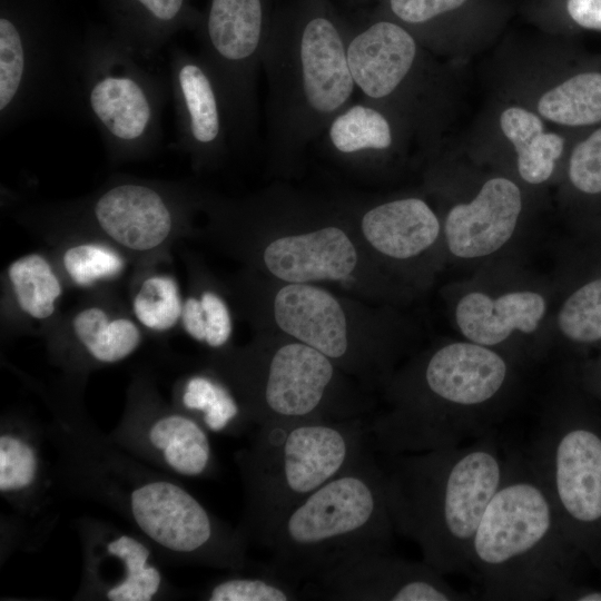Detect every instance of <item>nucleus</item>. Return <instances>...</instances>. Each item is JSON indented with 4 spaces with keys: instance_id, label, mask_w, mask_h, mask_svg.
Returning a JSON list of instances; mask_svg holds the SVG:
<instances>
[{
    "instance_id": "obj_1",
    "label": "nucleus",
    "mask_w": 601,
    "mask_h": 601,
    "mask_svg": "<svg viewBox=\"0 0 601 601\" xmlns=\"http://www.w3.org/2000/svg\"><path fill=\"white\" fill-rule=\"evenodd\" d=\"M85 385L65 380L43 393L57 485L121 516L160 555L218 570L252 566L239 528L214 515L176 476L115 444L90 420Z\"/></svg>"
},
{
    "instance_id": "obj_2",
    "label": "nucleus",
    "mask_w": 601,
    "mask_h": 601,
    "mask_svg": "<svg viewBox=\"0 0 601 601\" xmlns=\"http://www.w3.org/2000/svg\"><path fill=\"white\" fill-rule=\"evenodd\" d=\"M206 238L240 269L284 283L323 285L375 302L384 294L382 266L362 242L348 211L205 195Z\"/></svg>"
},
{
    "instance_id": "obj_3",
    "label": "nucleus",
    "mask_w": 601,
    "mask_h": 601,
    "mask_svg": "<svg viewBox=\"0 0 601 601\" xmlns=\"http://www.w3.org/2000/svg\"><path fill=\"white\" fill-rule=\"evenodd\" d=\"M377 456L395 533L442 574L467 573L476 529L509 469L495 432L455 447Z\"/></svg>"
},
{
    "instance_id": "obj_4",
    "label": "nucleus",
    "mask_w": 601,
    "mask_h": 601,
    "mask_svg": "<svg viewBox=\"0 0 601 601\" xmlns=\"http://www.w3.org/2000/svg\"><path fill=\"white\" fill-rule=\"evenodd\" d=\"M579 550L525 455L508 472L476 529L469 570L483 600L541 601L573 584Z\"/></svg>"
},
{
    "instance_id": "obj_5",
    "label": "nucleus",
    "mask_w": 601,
    "mask_h": 601,
    "mask_svg": "<svg viewBox=\"0 0 601 601\" xmlns=\"http://www.w3.org/2000/svg\"><path fill=\"white\" fill-rule=\"evenodd\" d=\"M203 364L230 388L249 425L367 417L374 395L317 349L256 331L243 345L211 351Z\"/></svg>"
},
{
    "instance_id": "obj_6",
    "label": "nucleus",
    "mask_w": 601,
    "mask_h": 601,
    "mask_svg": "<svg viewBox=\"0 0 601 601\" xmlns=\"http://www.w3.org/2000/svg\"><path fill=\"white\" fill-rule=\"evenodd\" d=\"M226 290L253 332L283 334L317 349L372 394L391 378L394 353L374 302L244 269L228 280Z\"/></svg>"
},
{
    "instance_id": "obj_7",
    "label": "nucleus",
    "mask_w": 601,
    "mask_h": 601,
    "mask_svg": "<svg viewBox=\"0 0 601 601\" xmlns=\"http://www.w3.org/2000/svg\"><path fill=\"white\" fill-rule=\"evenodd\" d=\"M367 417L255 427L235 453L245 501L238 528L248 543L263 546L295 505L372 449Z\"/></svg>"
},
{
    "instance_id": "obj_8",
    "label": "nucleus",
    "mask_w": 601,
    "mask_h": 601,
    "mask_svg": "<svg viewBox=\"0 0 601 601\" xmlns=\"http://www.w3.org/2000/svg\"><path fill=\"white\" fill-rule=\"evenodd\" d=\"M395 530L378 456L370 449L275 526L262 565L298 588L339 555L363 549L391 550Z\"/></svg>"
},
{
    "instance_id": "obj_9",
    "label": "nucleus",
    "mask_w": 601,
    "mask_h": 601,
    "mask_svg": "<svg viewBox=\"0 0 601 601\" xmlns=\"http://www.w3.org/2000/svg\"><path fill=\"white\" fill-rule=\"evenodd\" d=\"M204 195L177 181L116 176L73 200L21 213L27 225H57L93 234L126 254L134 266L171 255L183 238L197 236L195 216Z\"/></svg>"
},
{
    "instance_id": "obj_10",
    "label": "nucleus",
    "mask_w": 601,
    "mask_h": 601,
    "mask_svg": "<svg viewBox=\"0 0 601 601\" xmlns=\"http://www.w3.org/2000/svg\"><path fill=\"white\" fill-rule=\"evenodd\" d=\"M83 39L50 0H1L0 130L52 110L80 114Z\"/></svg>"
},
{
    "instance_id": "obj_11",
    "label": "nucleus",
    "mask_w": 601,
    "mask_h": 601,
    "mask_svg": "<svg viewBox=\"0 0 601 601\" xmlns=\"http://www.w3.org/2000/svg\"><path fill=\"white\" fill-rule=\"evenodd\" d=\"M147 60L109 30L83 38L80 114L97 128L111 164L145 159L160 145L170 81Z\"/></svg>"
},
{
    "instance_id": "obj_12",
    "label": "nucleus",
    "mask_w": 601,
    "mask_h": 601,
    "mask_svg": "<svg viewBox=\"0 0 601 601\" xmlns=\"http://www.w3.org/2000/svg\"><path fill=\"white\" fill-rule=\"evenodd\" d=\"M572 543L601 569V428L568 412H549L525 455Z\"/></svg>"
},
{
    "instance_id": "obj_13",
    "label": "nucleus",
    "mask_w": 601,
    "mask_h": 601,
    "mask_svg": "<svg viewBox=\"0 0 601 601\" xmlns=\"http://www.w3.org/2000/svg\"><path fill=\"white\" fill-rule=\"evenodd\" d=\"M108 437L137 459L176 477H207L216 470L208 431L165 400L146 371L132 375L122 415Z\"/></svg>"
},
{
    "instance_id": "obj_14",
    "label": "nucleus",
    "mask_w": 601,
    "mask_h": 601,
    "mask_svg": "<svg viewBox=\"0 0 601 601\" xmlns=\"http://www.w3.org/2000/svg\"><path fill=\"white\" fill-rule=\"evenodd\" d=\"M300 599L333 601H466L473 595L452 587L425 561L391 550L363 549L331 561L299 587Z\"/></svg>"
},
{
    "instance_id": "obj_15",
    "label": "nucleus",
    "mask_w": 601,
    "mask_h": 601,
    "mask_svg": "<svg viewBox=\"0 0 601 601\" xmlns=\"http://www.w3.org/2000/svg\"><path fill=\"white\" fill-rule=\"evenodd\" d=\"M145 336L126 300L107 294L81 297L43 338L49 358L62 377L86 384L92 372L132 357Z\"/></svg>"
},
{
    "instance_id": "obj_16",
    "label": "nucleus",
    "mask_w": 601,
    "mask_h": 601,
    "mask_svg": "<svg viewBox=\"0 0 601 601\" xmlns=\"http://www.w3.org/2000/svg\"><path fill=\"white\" fill-rule=\"evenodd\" d=\"M76 528L82 549L76 599L152 601L170 593L156 551L139 534L90 516L77 520Z\"/></svg>"
},
{
    "instance_id": "obj_17",
    "label": "nucleus",
    "mask_w": 601,
    "mask_h": 601,
    "mask_svg": "<svg viewBox=\"0 0 601 601\" xmlns=\"http://www.w3.org/2000/svg\"><path fill=\"white\" fill-rule=\"evenodd\" d=\"M260 0H211L205 26L204 63L234 126L247 114L249 70L262 39Z\"/></svg>"
},
{
    "instance_id": "obj_18",
    "label": "nucleus",
    "mask_w": 601,
    "mask_h": 601,
    "mask_svg": "<svg viewBox=\"0 0 601 601\" xmlns=\"http://www.w3.org/2000/svg\"><path fill=\"white\" fill-rule=\"evenodd\" d=\"M45 424L9 411L0 421V493L17 516L18 533L45 528L49 516L50 489L56 482L55 465L43 454L47 443Z\"/></svg>"
},
{
    "instance_id": "obj_19",
    "label": "nucleus",
    "mask_w": 601,
    "mask_h": 601,
    "mask_svg": "<svg viewBox=\"0 0 601 601\" xmlns=\"http://www.w3.org/2000/svg\"><path fill=\"white\" fill-rule=\"evenodd\" d=\"M169 81L176 114V148L196 169L210 166L223 150L221 96L203 60L180 48L169 51Z\"/></svg>"
},
{
    "instance_id": "obj_20",
    "label": "nucleus",
    "mask_w": 601,
    "mask_h": 601,
    "mask_svg": "<svg viewBox=\"0 0 601 601\" xmlns=\"http://www.w3.org/2000/svg\"><path fill=\"white\" fill-rule=\"evenodd\" d=\"M68 287L49 252L13 259L1 275V323L11 334L43 335L65 311Z\"/></svg>"
},
{
    "instance_id": "obj_21",
    "label": "nucleus",
    "mask_w": 601,
    "mask_h": 601,
    "mask_svg": "<svg viewBox=\"0 0 601 601\" xmlns=\"http://www.w3.org/2000/svg\"><path fill=\"white\" fill-rule=\"evenodd\" d=\"M521 208V191L513 181L487 180L471 203L449 211L445 236L450 252L462 258L494 253L512 236Z\"/></svg>"
},
{
    "instance_id": "obj_22",
    "label": "nucleus",
    "mask_w": 601,
    "mask_h": 601,
    "mask_svg": "<svg viewBox=\"0 0 601 601\" xmlns=\"http://www.w3.org/2000/svg\"><path fill=\"white\" fill-rule=\"evenodd\" d=\"M373 258L404 263L423 255L440 236V221L420 198H402L348 211Z\"/></svg>"
},
{
    "instance_id": "obj_23",
    "label": "nucleus",
    "mask_w": 601,
    "mask_h": 601,
    "mask_svg": "<svg viewBox=\"0 0 601 601\" xmlns=\"http://www.w3.org/2000/svg\"><path fill=\"white\" fill-rule=\"evenodd\" d=\"M50 244V255L68 289L81 297L117 294L127 283L134 264L109 242L83 230L57 226L31 225Z\"/></svg>"
},
{
    "instance_id": "obj_24",
    "label": "nucleus",
    "mask_w": 601,
    "mask_h": 601,
    "mask_svg": "<svg viewBox=\"0 0 601 601\" xmlns=\"http://www.w3.org/2000/svg\"><path fill=\"white\" fill-rule=\"evenodd\" d=\"M299 58L309 107L321 114L339 109L351 97L355 82L342 38L329 20L315 18L306 24Z\"/></svg>"
},
{
    "instance_id": "obj_25",
    "label": "nucleus",
    "mask_w": 601,
    "mask_h": 601,
    "mask_svg": "<svg viewBox=\"0 0 601 601\" xmlns=\"http://www.w3.org/2000/svg\"><path fill=\"white\" fill-rule=\"evenodd\" d=\"M416 55L413 37L402 27L380 21L352 39L346 56L355 85L368 97L392 93L408 73Z\"/></svg>"
},
{
    "instance_id": "obj_26",
    "label": "nucleus",
    "mask_w": 601,
    "mask_h": 601,
    "mask_svg": "<svg viewBox=\"0 0 601 601\" xmlns=\"http://www.w3.org/2000/svg\"><path fill=\"white\" fill-rule=\"evenodd\" d=\"M544 311L543 297L533 292L509 293L496 299L474 292L459 302L455 317L466 338L489 347L504 342L515 329L534 332Z\"/></svg>"
},
{
    "instance_id": "obj_27",
    "label": "nucleus",
    "mask_w": 601,
    "mask_h": 601,
    "mask_svg": "<svg viewBox=\"0 0 601 601\" xmlns=\"http://www.w3.org/2000/svg\"><path fill=\"white\" fill-rule=\"evenodd\" d=\"M171 255L135 265L127 285V306L147 336L166 337L180 328L184 294L171 269Z\"/></svg>"
},
{
    "instance_id": "obj_28",
    "label": "nucleus",
    "mask_w": 601,
    "mask_h": 601,
    "mask_svg": "<svg viewBox=\"0 0 601 601\" xmlns=\"http://www.w3.org/2000/svg\"><path fill=\"white\" fill-rule=\"evenodd\" d=\"M120 42L150 59L189 21L186 0H106Z\"/></svg>"
},
{
    "instance_id": "obj_29",
    "label": "nucleus",
    "mask_w": 601,
    "mask_h": 601,
    "mask_svg": "<svg viewBox=\"0 0 601 601\" xmlns=\"http://www.w3.org/2000/svg\"><path fill=\"white\" fill-rule=\"evenodd\" d=\"M184 258L188 290L184 295L180 329L209 352L221 349L233 344V311L226 287L193 255L185 254Z\"/></svg>"
},
{
    "instance_id": "obj_30",
    "label": "nucleus",
    "mask_w": 601,
    "mask_h": 601,
    "mask_svg": "<svg viewBox=\"0 0 601 601\" xmlns=\"http://www.w3.org/2000/svg\"><path fill=\"white\" fill-rule=\"evenodd\" d=\"M170 401L208 432L238 434L249 425L230 388L204 364L174 381Z\"/></svg>"
},
{
    "instance_id": "obj_31",
    "label": "nucleus",
    "mask_w": 601,
    "mask_h": 601,
    "mask_svg": "<svg viewBox=\"0 0 601 601\" xmlns=\"http://www.w3.org/2000/svg\"><path fill=\"white\" fill-rule=\"evenodd\" d=\"M500 126L515 148L521 177L530 184L545 181L563 151V138L554 132H544L542 120L521 107L505 109L500 117Z\"/></svg>"
},
{
    "instance_id": "obj_32",
    "label": "nucleus",
    "mask_w": 601,
    "mask_h": 601,
    "mask_svg": "<svg viewBox=\"0 0 601 601\" xmlns=\"http://www.w3.org/2000/svg\"><path fill=\"white\" fill-rule=\"evenodd\" d=\"M539 112L565 126H587L601 120V73L573 76L546 91L539 100Z\"/></svg>"
},
{
    "instance_id": "obj_33",
    "label": "nucleus",
    "mask_w": 601,
    "mask_h": 601,
    "mask_svg": "<svg viewBox=\"0 0 601 601\" xmlns=\"http://www.w3.org/2000/svg\"><path fill=\"white\" fill-rule=\"evenodd\" d=\"M329 139L337 151L351 155L388 148L392 132L388 121L380 111L355 105L334 119Z\"/></svg>"
},
{
    "instance_id": "obj_34",
    "label": "nucleus",
    "mask_w": 601,
    "mask_h": 601,
    "mask_svg": "<svg viewBox=\"0 0 601 601\" xmlns=\"http://www.w3.org/2000/svg\"><path fill=\"white\" fill-rule=\"evenodd\" d=\"M200 599L207 601H296L299 588L268 572L263 566L256 574L233 571L208 585Z\"/></svg>"
},
{
    "instance_id": "obj_35",
    "label": "nucleus",
    "mask_w": 601,
    "mask_h": 601,
    "mask_svg": "<svg viewBox=\"0 0 601 601\" xmlns=\"http://www.w3.org/2000/svg\"><path fill=\"white\" fill-rule=\"evenodd\" d=\"M558 324L563 335L573 342L601 339V278L585 284L565 300Z\"/></svg>"
},
{
    "instance_id": "obj_36",
    "label": "nucleus",
    "mask_w": 601,
    "mask_h": 601,
    "mask_svg": "<svg viewBox=\"0 0 601 601\" xmlns=\"http://www.w3.org/2000/svg\"><path fill=\"white\" fill-rule=\"evenodd\" d=\"M569 176L579 190L587 194L601 193V128L574 148Z\"/></svg>"
},
{
    "instance_id": "obj_37",
    "label": "nucleus",
    "mask_w": 601,
    "mask_h": 601,
    "mask_svg": "<svg viewBox=\"0 0 601 601\" xmlns=\"http://www.w3.org/2000/svg\"><path fill=\"white\" fill-rule=\"evenodd\" d=\"M465 0H391L393 12L406 22L427 21L461 7Z\"/></svg>"
},
{
    "instance_id": "obj_38",
    "label": "nucleus",
    "mask_w": 601,
    "mask_h": 601,
    "mask_svg": "<svg viewBox=\"0 0 601 601\" xmlns=\"http://www.w3.org/2000/svg\"><path fill=\"white\" fill-rule=\"evenodd\" d=\"M566 9L579 26L601 30V0H568Z\"/></svg>"
}]
</instances>
